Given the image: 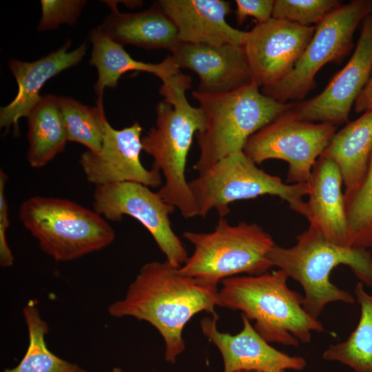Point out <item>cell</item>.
Instances as JSON below:
<instances>
[{
	"instance_id": "1f68e13d",
	"label": "cell",
	"mask_w": 372,
	"mask_h": 372,
	"mask_svg": "<svg viewBox=\"0 0 372 372\" xmlns=\"http://www.w3.org/2000/svg\"><path fill=\"white\" fill-rule=\"evenodd\" d=\"M355 112L372 110V72L371 76L354 104Z\"/></svg>"
},
{
	"instance_id": "6da1fadb",
	"label": "cell",
	"mask_w": 372,
	"mask_h": 372,
	"mask_svg": "<svg viewBox=\"0 0 372 372\" xmlns=\"http://www.w3.org/2000/svg\"><path fill=\"white\" fill-rule=\"evenodd\" d=\"M179 268L166 260L145 263L124 298L107 307L112 317L131 316L154 327L165 342V358L172 364L185 348L186 324L201 311L215 315L214 308L221 307L217 286L183 275Z\"/></svg>"
},
{
	"instance_id": "44dd1931",
	"label": "cell",
	"mask_w": 372,
	"mask_h": 372,
	"mask_svg": "<svg viewBox=\"0 0 372 372\" xmlns=\"http://www.w3.org/2000/svg\"><path fill=\"white\" fill-rule=\"evenodd\" d=\"M88 37L92 44L89 63L96 68L98 73L94 85L97 100L103 99L105 88H115L121 76L127 72H149L162 81L180 72L172 55L157 63L135 60L123 45L110 38L99 26L90 32Z\"/></svg>"
},
{
	"instance_id": "603a6c76",
	"label": "cell",
	"mask_w": 372,
	"mask_h": 372,
	"mask_svg": "<svg viewBox=\"0 0 372 372\" xmlns=\"http://www.w3.org/2000/svg\"><path fill=\"white\" fill-rule=\"evenodd\" d=\"M27 118V159L31 167L39 168L63 151L68 141L58 96H41Z\"/></svg>"
},
{
	"instance_id": "277c9868",
	"label": "cell",
	"mask_w": 372,
	"mask_h": 372,
	"mask_svg": "<svg viewBox=\"0 0 372 372\" xmlns=\"http://www.w3.org/2000/svg\"><path fill=\"white\" fill-rule=\"evenodd\" d=\"M273 267L282 270L303 288V308L317 318L333 302L353 304L355 299L330 280L331 271L347 265L360 282L372 288V256L368 249L333 245L311 226L297 236L291 247L275 245L269 254Z\"/></svg>"
},
{
	"instance_id": "5b68a950",
	"label": "cell",
	"mask_w": 372,
	"mask_h": 372,
	"mask_svg": "<svg viewBox=\"0 0 372 372\" xmlns=\"http://www.w3.org/2000/svg\"><path fill=\"white\" fill-rule=\"evenodd\" d=\"M192 96L206 118L205 129L196 134L200 154L194 169L198 172L227 156L242 152L253 134L293 105L265 95L254 82L220 94L194 90Z\"/></svg>"
},
{
	"instance_id": "3957f363",
	"label": "cell",
	"mask_w": 372,
	"mask_h": 372,
	"mask_svg": "<svg viewBox=\"0 0 372 372\" xmlns=\"http://www.w3.org/2000/svg\"><path fill=\"white\" fill-rule=\"evenodd\" d=\"M281 269L221 281V307L239 310L254 320L256 331L269 343L298 347L309 343L311 332H323L322 323L303 308V296L289 289Z\"/></svg>"
},
{
	"instance_id": "4dcf8cb0",
	"label": "cell",
	"mask_w": 372,
	"mask_h": 372,
	"mask_svg": "<svg viewBox=\"0 0 372 372\" xmlns=\"http://www.w3.org/2000/svg\"><path fill=\"white\" fill-rule=\"evenodd\" d=\"M235 12L238 24H242L248 17H253L258 23H263L272 18L273 0H236Z\"/></svg>"
},
{
	"instance_id": "cb8c5ba5",
	"label": "cell",
	"mask_w": 372,
	"mask_h": 372,
	"mask_svg": "<svg viewBox=\"0 0 372 372\" xmlns=\"http://www.w3.org/2000/svg\"><path fill=\"white\" fill-rule=\"evenodd\" d=\"M355 295L361 311L356 328L346 340L330 345L322 358L339 362L355 372H372V294L367 293L359 282Z\"/></svg>"
},
{
	"instance_id": "8992f818",
	"label": "cell",
	"mask_w": 372,
	"mask_h": 372,
	"mask_svg": "<svg viewBox=\"0 0 372 372\" xmlns=\"http://www.w3.org/2000/svg\"><path fill=\"white\" fill-rule=\"evenodd\" d=\"M183 236L193 245L194 251L179 271L203 283L217 286L238 274L260 275L273 267L269 254L276 244L257 224L232 225L219 217L213 231H187Z\"/></svg>"
},
{
	"instance_id": "7c38bea8",
	"label": "cell",
	"mask_w": 372,
	"mask_h": 372,
	"mask_svg": "<svg viewBox=\"0 0 372 372\" xmlns=\"http://www.w3.org/2000/svg\"><path fill=\"white\" fill-rule=\"evenodd\" d=\"M372 72V11L362 21L355 49L347 65L316 96L296 105L291 113L300 120L331 123L348 120L353 105Z\"/></svg>"
},
{
	"instance_id": "4316f807",
	"label": "cell",
	"mask_w": 372,
	"mask_h": 372,
	"mask_svg": "<svg viewBox=\"0 0 372 372\" xmlns=\"http://www.w3.org/2000/svg\"><path fill=\"white\" fill-rule=\"evenodd\" d=\"M344 202L350 246L372 249V154L362 184Z\"/></svg>"
},
{
	"instance_id": "d6986e66",
	"label": "cell",
	"mask_w": 372,
	"mask_h": 372,
	"mask_svg": "<svg viewBox=\"0 0 372 372\" xmlns=\"http://www.w3.org/2000/svg\"><path fill=\"white\" fill-rule=\"evenodd\" d=\"M68 39L58 50L39 59L27 62L15 59L9 60L8 66L18 85L17 94L7 105L0 109V126L6 130L13 127L18 131V122L27 117L41 96L44 84L61 72L81 63L86 54L87 44L83 43L69 50Z\"/></svg>"
},
{
	"instance_id": "d4e9b609",
	"label": "cell",
	"mask_w": 372,
	"mask_h": 372,
	"mask_svg": "<svg viewBox=\"0 0 372 372\" xmlns=\"http://www.w3.org/2000/svg\"><path fill=\"white\" fill-rule=\"evenodd\" d=\"M23 314L28 331V347L19 364L3 372H87L48 349L45 341V335L49 331L48 324L42 319L36 300H31L26 304Z\"/></svg>"
},
{
	"instance_id": "f546056e",
	"label": "cell",
	"mask_w": 372,
	"mask_h": 372,
	"mask_svg": "<svg viewBox=\"0 0 372 372\" xmlns=\"http://www.w3.org/2000/svg\"><path fill=\"white\" fill-rule=\"evenodd\" d=\"M8 176L0 171V265L8 267L14 263V256L8 246L6 231L10 225L8 206L5 196V187Z\"/></svg>"
},
{
	"instance_id": "8fae6325",
	"label": "cell",
	"mask_w": 372,
	"mask_h": 372,
	"mask_svg": "<svg viewBox=\"0 0 372 372\" xmlns=\"http://www.w3.org/2000/svg\"><path fill=\"white\" fill-rule=\"evenodd\" d=\"M93 208L105 220L120 221L130 216L150 233L166 261L180 267L188 253L172 227L169 215L175 207L149 187L134 182H121L96 186Z\"/></svg>"
},
{
	"instance_id": "ffe728a7",
	"label": "cell",
	"mask_w": 372,
	"mask_h": 372,
	"mask_svg": "<svg viewBox=\"0 0 372 372\" xmlns=\"http://www.w3.org/2000/svg\"><path fill=\"white\" fill-rule=\"evenodd\" d=\"M105 2L111 12L99 27L119 44L166 49L172 53L180 45L175 25L156 2L149 9L134 13L120 12L115 1Z\"/></svg>"
},
{
	"instance_id": "7a4b0ae2",
	"label": "cell",
	"mask_w": 372,
	"mask_h": 372,
	"mask_svg": "<svg viewBox=\"0 0 372 372\" xmlns=\"http://www.w3.org/2000/svg\"><path fill=\"white\" fill-rule=\"evenodd\" d=\"M191 83L190 76L182 72L163 82L159 93L165 99L157 104L155 125L142 137L143 151L154 159L152 167L163 172L165 178L158 193L185 218L198 216L185 170L194 136L206 125L203 110L187 99Z\"/></svg>"
},
{
	"instance_id": "d6a6232c",
	"label": "cell",
	"mask_w": 372,
	"mask_h": 372,
	"mask_svg": "<svg viewBox=\"0 0 372 372\" xmlns=\"http://www.w3.org/2000/svg\"><path fill=\"white\" fill-rule=\"evenodd\" d=\"M112 372H124V371L119 367H115L112 369Z\"/></svg>"
},
{
	"instance_id": "52a82bcc",
	"label": "cell",
	"mask_w": 372,
	"mask_h": 372,
	"mask_svg": "<svg viewBox=\"0 0 372 372\" xmlns=\"http://www.w3.org/2000/svg\"><path fill=\"white\" fill-rule=\"evenodd\" d=\"M19 217L41 249L56 262L101 250L115 239L102 216L68 199L31 197L21 204Z\"/></svg>"
},
{
	"instance_id": "2e32d148",
	"label": "cell",
	"mask_w": 372,
	"mask_h": 372,
	"mask_svg": "<svg viewBox=\"0 0 372 372\" xmlns=\"http://www.w3.org/2000/svg\"><path fill=\"white\" fill-rule=\"evenodd\" d=\"M172 55L180 69L198 74L202 93L229 92L254 82L243 46L181 43Z\"/></svg>"
},
{
	"instance_id": "f1b7e54d",
	"label": "cell",
	"mask_w": 372,
	"mask_h": 372,
	"mask_svg": "<svg viewBox=\"0 0 372 372\" xmlns=\"http://www.w3.org/2000/svg\"><path fill=\"white\" fill-rule=\"evenodd\" d=\"M86 4L83 0H42L40 32L54 30L62 23L73 25Z\"/></svg>"
},
{
	"instance_id": "e0dca14e",
	"label": "cell",
	"mask_w": 372,
	"mask_h": 372,
	"mask_svg": "<svg viewBox=\"0 0 372 372\" xmlns=\"http://www.w3.org/2000/svg\"><path fill=\"white\" fill-rule=\"evenodd\" d=\"M158 6L175 25L181 43L244 46L249 32L225 20L231 12L225 0H159Z\"/></svg>"
},
{
	"instance_id": "ac0fdd59",
	"label": "cell",
	"mask_w": 372,
	"mask_h": 372,
	"mask_svg": "<svg viewBox=\"0 0 372 372\" xmlns=\"http://www.w3.org/2000/svg\"><path fill=\"white\" fill-rule=\"evenodd\" d=\"M309 200L305 217L327 241L342 247L350 246L343 180L338 164L320 156L307 182Z\"/></svg>"
},
{
	"instance_id": "30bf717a",
	"label": "cell",
	"mask_w": 372,
	"mask_h": 372,
	"mask_svg": "<svg viewBox=\"0 0 372 372\" xmlns=\"http://www.w3.org/2000/svg\"><path fill=\"white\" fill-rule=\"evenodd\" d=\"M335 132L333 124L302 121L289 110L253 134L243 152L256 164L283 160L289 164L287 183H306Z\"/></svg>"
},
{
	"instance_id": "4fadbf2b",
	"label": "cell",
	"mask_w": 372,
	"mask_h": 372,
	"mask_svg": "<svg viewBox=\"0 0 372 372\" xmlns=\"http://www.w3.org/2000/svg\"><path fill=\"white\" fill-rule=\"evenodd\" d=\"M315 26L271 18L249 32L244 45L253 79L259 87L273 85L293 68L311 41Z\"/></svg>"
},
{
	"instance_id": "7402d4cb",
	"label": "cell",
	"mask_w": 372,
	"mask_h": 372,
	"mask_svg": "<svg viewBox=\"0 0 372 372\" xmlns=\"http://www.w3.org/2000/svg\"><path fill=\"white\" fill-rule=\"evenodd\" d=\"M372 154V110L335 132L321 156L339 166L344 185V198L362 184Z\"/></svg>"
},
{
	"instance_id": "484cf974",
	"label": "cell",
	"mask_w": 372,
	"mask_h": 372,
	"mask_svg": "<svg viewBox=\"0 0 372 372\" xmlns=\"http://www.w3.org/2000/svg\"><path fill=\"white\" fill-rule=\"evenodd\" d=\"M59 104L68 140L83 145L93 152H99L102 147L108 122L104 112L103 99H98L96 105L90 107L68 96H58Z\"/></svg>"
},
{
	"instance_id": "9a60e30c",
	"label": "cell",
	"mask_w": 372,
	"mask_h": 372,
	"mask_svg": "<svg viewBox=\"0 0 372 372\" xmlns=\"http://www.w3.org/2000/svg\"><path fill=\"white\" fill-rule=\"evenodd\" d=\"M217 314L200 322L203 334L218 349L224 364L223 372L256 371L281 372L302 371L307 366L302 357L291 356L271 347L254 329L250 320L241 314L242 330L235 335L218 330Z\"/></svg>"
},
{
	"instance_id": "9c48e42d",
	"label": "cell",
	"mask_w": 372,
	"mask_h": 372,
	"mask_svg": "<svg viewBox=\"0 0 372 372\" xmlns=\"http://www.w3.org/2000/svg\"><path fill=\"white\" fill-rule=\"evenodd\" d=\"M372 11V1L355 0L340 5L317 25L292 70L277 83L262 87V93L286 103L302 99L316 85L315 76L329 62L339 63L353 48V34Z\"/></svg>"
},
{
	"instance_id": "836d02e7",
	"label": "cell",
	"mask_w": 372,
	"mask_h": 372,
	"mask_svg": "<svg viewBox=\"0 0 372 372\" xmlns=\"http://www.w3.org/2000/svg\"><path fill=\"white\" fill-rule=\"evenodd\" d=\"M237 372H260V371H237ZM281 372H285V371H281Z\"/></svg>"
},
{
	"instance_id": "5bb4252c",
	"label": "cell",
	"mask_w": 372,
	"mask_h": 372,
	"mask_svg": "<svg viewBox=\"0 0 372 372\" xmlns=\"http://www.w3.org/2000/svg\"><path fill=\"white\" fill-rule=\"evenodd\" d=\"M143 127L137 121L121 130L107 122L101 149L84 152L79 165L86 180L95 185L134 182L156 188L162 185L161 172L146 169L141 161Z\"/></svg>"
},
{
	"instance_id": "ba28073f",
	"label": "cell",
	"mask_w": 372,
	"mask_h": 372,
	"mask_svg": "<svg viewBox=\"0 0 372 372\" xmlns=\"http://www.w3.org/2000/svg\"><path fill=\"white\" fill-rule=\"evenodd\" d=\"M198 173L189 185L199 216L216 209L219 217H225L231 203L264 195L278 196L291 209L306 216L307 203L302 198L308 195L307 183L285 184L258 168L243 151L227 156Z\"/></svg>"
},
{
	"instance_id": "83f0119b",
	"label": "cell",
	"mask_w": 372,
	"mask_h": 372,
	"mask_svg": "<svg viewBox=\"0 0 372 372\" xmlns=\"http://www.w3.org/2000/svg\"><path fill=\"white\" fill-rule=\"evenodd\" d=\"M340 6L336 0H276L272 17L311 26Z\"/></svg>"
}]
</instances>
